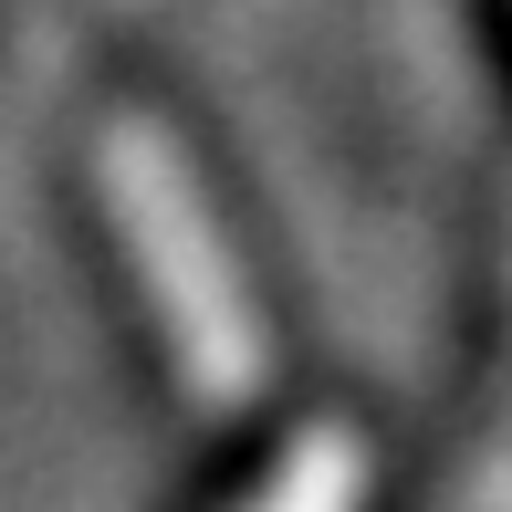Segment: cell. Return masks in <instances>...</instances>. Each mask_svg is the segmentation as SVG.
<instances>
[{"label":"cell","mask_w":512,"mask_h":512,"mask_svg":"<svg viewBox=\"0 0 512 512\" xmlns=\"http://www.w3.org/2000/svg\"><path fill=\"white\" fill-rule=\"evenodd\" d=\"M95 199L126 241V272L147 293L157 335H168V366L178 387L209 408V418H241L262 408L272 387V324L241 283V251H230L220 209H209L189 147H178L157 115H105L95 136Z\"/></svg>","instance_id":"obj_1"},{"label":"cell","mask_w":512,"mask_h":512,"mask_svg":"<svg viewBox=\"0 0 512 512\" xmlns=\"http://www.w3.org/2000/svg\"><path fill=\"white\" fill-rule=\"evenodd\" d=\"M366 481H377L366 429L356 418H314V429L283 439V460H272L230 512H366Z\"/></svg>","instance_id":"obj_2"},{"label":"cell","mask_w":512,"mask_h":512,"mask_svg":"<svg viewBox=\"0 0 512 512\" xmlns=\"http://www.w3.org/2000/svg\"><path fill=\"white\" fill-rule=\"evenodd\" d=\"M460 512H512V251H502V377H492V418H481Z\"/></svg>","instance_id":"obj_3"}]
</instances>
